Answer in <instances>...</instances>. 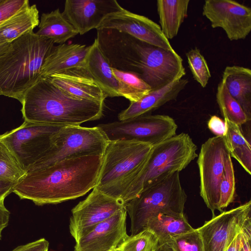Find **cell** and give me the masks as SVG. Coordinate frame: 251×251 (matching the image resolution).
I'll return each instance as SVG.
<instances>
[{"label":"cell","mask_w":251,"mask_h":251,"mask_svg":"<svg viewBox=\"0 0 251 251\" xmlns=\"http://www.w3.org/2000/svg\"><path fill=\"white\" fill-rule=\"evenodd\" d=\"M123 71L137 74L151 90L161 88L186 75L182 59L175 50H165L130 35Z\"/></svg>","instance_id":"5"},{"label":"cell","mask_w":251,"mask_h":251,"mask_svg":"<svg viewBox=\"0 0 251 251\" xmlns=\"http://www.w3.org/2000/svg\"><path fill=\"white\" fill-rule=\"evenodd\" d=\"M158 241L150 230L145 229L128 236L116 249L117 251H153L156 250Z\"/></svg>","instance_id":"30"},{"label":"cell","mask_w":251,"mask_h":251,"mask_svg":"<svg viewBox=\"0 0 251 251\" xmlns=\"http://www.w3.org/2000/svg\"><path fill=\"white\" fill-rule=\"evenodd\" d=\"M196 145L185 133L153 146L143 169L126 194L125 204L143 189L184 169L198 157Z\"/></svg>","instance_id":"6"},{"label":"cell","mask_w":251,"mask_h":251,"mask_svg":"<svg viewBox=\"0 0 251 251\" xmlns=\"http://www.w3.org/2000/svg\"><path fill=\"white\" fill-rule=\"evenodd\" d=\"M229 155L225 137L216 136L202 144L198 155L200 193L212 212V218L215 210H219L220 187L225 162Z\"/></svg>","instance_id":"11"},{"label":"cell","mask_w":251,"mask_h":251,"mask_svg":"<svg viewBox=\"0 0 251 251\" xmlns=\"http://www.w3.org/2000/svg\"><path fill=\"white\" fill-rule=\"evenodd\" d=\"M91 45L78 44L54 46L46 58L41 70L42 77L75 68H85Z\"/></svg>","instance_id":"19"},{"label":"cell","mask_w":251,"mask_h":251,"mask_svg":"<svg viewBox=\"0 0 251 251\" xmlns=\"http://www.w3.org/2000/svg\"><path fill=\"white\" fill-rule=\"evenodd\" d=\"M155 251H174L167 244H158Z\"/></svg>","instance_id":"41"},{"label":"cell","mask_w":251,"mask_h":251,"mask_svg":"<svg viewBox=\"0 0 251 251\" xmlns=\"http://www.w3.org/2000/svg\"><path fill=\"white\" fill-rule=\"evenodd\" d=\"M216 100L224 119L240 126L249 121L241 105L229 94L222 81L218 85Z\"/></svg>","instance_id":"29"},{"label":"cell","mask_w":251,"mask_h":251,"mask_svg":"<svg viewBox=\"0 0 251 251\" xmlns=\"http://www.w3.org/2000/svg\"><path fill=\"white\" fill-rule=\"evenodd\" d=\"M156 251V250H155V251Z\"/></svg>","instance_id":"43"},{"label":"cell","mask_w":251,"mask_h":251,"mask_svg":"<svg viewBox=\"0 0 251 251\" xmlns=\"http://www.w3.org/2000/svg\"><path fill=\"white\" fill-rule=\"evenodd\" d=\"M208 128L216 136L225 137L226 125L225 121L214 115L210 117L207 123Z\"/></svg>","instance_id":"37"},{"label":"cell","mask_w":251,"mask_h":251,"mask_svg":"<svg viewBox=\"0 0 251 251\" xmlns=\"http://www.w3.org/2000/svg\"><path fill=\"white\" fill-rule=\"evenodd\" d=\"M126 208L96 225L75 242V251H115L128 236L126 229Z\"/></svg>","instance_id":"17"},{"label":"cell","mask_w":251,"mask_h":251,"mask_svg":"<svg viewBox=\"0 0 251 251\" xmlns=\"http://www.w3.org/2000/svg\"></svg>","instance_id":"45"},{"label":"cell","mask_w":251,"mask_h":251,"mask_svg":"<svg viewBox=\"0 0 251 251\" xmlns=\"http://www.w3.org/2000/svg\"><path fill=\"white\" fill-rule=\"evenodd\" d=\"M112 73L118 83L120 97H124L130 102H135L148 94L151 89L137 74L112 68Z\"/></svg>","instance_id":"28"},{"label":"cell","mask_w":251,"mask_h":251,"mask_svg":"<svg viewBox=\"0 0 251 251\" xmlns=\"http://www.w3.org/2000/svg\"><path fill=\"white\" fill-rule=\"evenodd\" d=\"M190 0H158L156 2L162 32L168 39L176 37L187 16Z\"/></svg>","instance_id":"25"},{"label":"cell","mask_w":251,"mask_h":251,"mask_svg":"<svg viewBox=\"0 0 251 251\" xmlns=\"http://www.w3.org/2000/svg\"><path fill=\"white\" fill-rule=\"evenodd\" d=\"M85 68L106 97H120L117 80L109 60L100 47L96 38L87 54Z\"/></svg>","instance_id":"21"},{"label":"cell","mask_w":251,"mask_h":251,"mask_svg":"<svg viewBox=\"0 0 251 251\" xmlns=\"http://www.w3.org/2000/svg\"><path fill=\"white\" fill-rule=\"evenodd\" d=\"M17 182L0 180V202L4 201L5 198L11 193Z\"/></svg>","instance_id":"40"},{"label":"cell","mask_w":251,"mask_h":251,"mask_svg":"<svg viewBox=\"0 0 251 251\" xmlns=\"http://www.w3.org/2000/svg\"><path fill=\"white\" fill-rule=\"evenodd\" d=\"M126 207L121 200L105 195L95 188L85 199L72 210L69 229L75 242L96 225Z\"/></svg>","instance_id":"13"},{"label":"cell","mask_w":251,"mask_h":251,"mask_svg":"<svg viewBox=\"0 0 251 251\" xmlns=\"http://www.w3.org/2000/svg\"><path fill=\"white\" fill-rule=\"evenodd\" d=\"M152 147L134 140L109 141L95 188L125 203L126 194L143 169Z\"/></svg>","instance_id":"4"},{"label":"cell","mask_w":251,"mask_h":251,"mask_svg":"<svg viewBox=\"0 0 251 251\" xmlns=\"http://www.w3.org/2000/svg\"><path fill=\"white\" fill-rule=\"evenodd\" d=\"M165 244L174 251H204L201 238L197 228L172 237Z\"/></svg>","instance_id":"34"},{"label":"cell","mask_w":251,"mask_h":251,"mask_svg":"<svg viewBox=\"0 0 251 251\" xmlns=\"http://www.w3.org/2000/svg\"><path fill=\"white\" fill-rule=\"evenodd\" d=\"M10 213L6 208L4 201L0 202V240L2 237V231L8 226Z\"/></svg>","instance_id":"39"},{"label":"cell","mask_w":251,"mask_h":251,"mask_svg":"<svg viewBox=\"0 0 251 251\" xmlns=\"http://www.w3.org/2000/svg\"><path fill=\"white\" fill-rule=\"evenodd\" d=\"M46 77L64 92L78 99L104 102L107 98L86 68H72Z\"/></svg>","instance_id":"18"},{"label":"cell","mask_w":251,"mask_h":251,"mask_svg":"<svg viewBox=\"0 0 251 251\" xmlns=\"http://www.w3.org/2000/svg\"><path fill=\"white\" fill-rule=\"evenodd\" d=\"M251 201L223 211L197 228L204 251H226L251 218Z\"/></svg>","instance_id":"12"},{"label":"cell","mask_w":251,"mask_h":251,"mask_svg":"<svg viewBox=\"0 0 251 251\" xmlns=\"http://www.w3.org/2000/svg\"><path fill=\"white\" fill-rule=\"evenodd\" d=\"M109 142L98 126H64L55 134L49 149L26 173L68 158L89 155L103 156Z\"/></svg>","instance_id":"8"},{"label":"cell","mask_w":251,"mask_h":251,"mask_svg":"<svg viewBox=\"0 0 251 251\" xmlns=\"http://www.w3.org/2000/svg\"><path fill=\"white\" fill-rule=\"evenodd\" d=\"M229 94L239 103L249 121L251 119V70L238 66H227L221 80Z\"/></svg>","instance_id":"22"},{"label":"cell","mask_w":251,"mask_h":251,"mask_svg":"<svg viewBox=\"0 0 251 251\" xmlns=\"http://www.w3.org/2000/svg\"><path fill=\"white\" fill-rule=\"evenodd\" d=\"M202 15L212 28H222L230 41L245 39L251 31V9L232 0H206Z\"/></svg>","instance_id":"14"},{"label":"cell","mask_w":251,"mask_h":251,"mask_svg":"<svg viewBox=\"0 0 251 251\" xmlns=\"http://www.w3.org/2000/svg\"><path fill=\"white\" fill-rule=\"evenodd\" d=\"M145 229L151 231L157 237L158 244L166 243L172 237L193 231L184 213L158 212L148 220Z\"/></svg>","instance_id":"23"},{"label":"cell","mask_w":251,"mask_h":251,"mask_svg":"<svg viewBox=\"0 0 251 251\" xmlns=\"http://www.w3.org/2000/svg\"></svg>","instance_id":"44"},{"label":"cell","mask_w":251,"mask_h":251,"mask_svg":"<svg viewBox=\"0 0 251 251\" xmlns=\"http://www.w3.org/2000/svg\"><path fill=\"white\" fill-rule=\"evenodd\" d=\"M124 9L116 0H66L63 14L78 34L98 29L111 14Z\"/></svg>","instance_id":"16"},{"label":"cell","mask_w":251,"mask_h":251,"mask_svg":"<svg viewBox=\"0 0 251 251\" xmlns=\"http://www.w3.org/2000/svg\"><path fill=\"white\" fill-rule=\"evenodd\" d=\"M226 125L225 138L231 157L235 159L249 174H251V148L241 126L224 119Z\"/></svg>","instance_id":"27"},{"label":"cell","mask_w":251,"mask_h":251,"mask_svg":"<svg viewBox=\"0 0 251 251\" xmlns=\"http://www.w3.org/2000/svg\"><path fill=\"white\" fill-rule=\"evenodd\" d=\"M10 43H6L0 46V56L2 55L8 50Z\"/></svg>","instance_id":"42"},{"label":"cell","mask_w":251,"mask_h":251,"mask_svg":"<svg viewBox=\"0 0 251 251\" xmlns=\"http://www.w3.org/2000/svg\"><path fill=\"white\" fill-rule=\"evenodd\" d=\"M236 186L234 171L230 155L227 158L220 187L219 211L222 212L235 199Z\"/></svg>","instance_id":"31"},{"label":"cell","mask_w":251,"mask_h":251,"mask_svg":"<svg viewBox=\"0 0 251 251\" xmlns=\"http://www.w3.org/2000/svg\"><path fill=\"white\" fill-rule=\"evenodd\" d=\"M115 29L149 44L174 50L160 25L148 18L124 9L107 17L97 29Z\"/></svg>","instance_id":"15"},{"label":"cell","mask_w":251,"mask_h":251,"mask_svg":"<svg viewBox=\"0 0 251 251\" xmlns=\"http://www.w3.org/2000/svg\"><path fill=\"white\" fill-rule=\"evenodd\" d=\"M35 33L59 45L65 44L78 34L59 8L42 14L38 29Z\"/></svg>","instance_id":"26"},{"label":"cell","mask_w":251,"mask_h":251,"mask_svg":"<svg viewBox=\"0 0 251 251\" xmlns=\"http://www.w3.org/2000/svg\"><path fill=\"white\" fill-rule=\"evenodd\" d=\"M188 83L187 79H176L164 87L151 91L141 99L130 102L118 115L119 121L129 120L158 108L167 102L176 99Z\"/></svg>","instance_id":"20"},{"label":"cell","mask_w":251,"mask_h":251,"mask_svg":"<svg viewBox=\"0 0 251 251\" xmlns=\"http://www.w3.org/2000/svg\"><path fill=\"white\" fill-rule=\"evenodd\" d=\"M25 173L14 155L0 142V180L17 182Z\"/></svg>","instance_id":"32"},{"label":"cell","mask_w":251,"mask_h":251,"mask_svg":"<svg viewBox=\"0 0 251 251\" xmlns=\"http://www.w3.org/2000/svg\"><path fill=\"white\" fill-rule=\"evenodd\" d=\"M102 160L99 155L75 157L26 173L13 192L37 205L75 199L96 187Z\"/></svg>","instance_id":"1"},{"label":"cell","mask_w":251,"mask_h":251,"mask_svg":"<svg viewBox=\"0 0 251 251\" xmlns=\"http://www.w3.org/2000/svg\"><path fill=\"white\" fill-rule=\"evenodd\" d=\"M28 4V0H0V25Z\"/></svg>","instance_id":"35"},{"label":"cell","mask_w":251,"mask_h":251,"mask_svg":"<svg viewBox=\"0 0 251 251\" xmlns=\"http://www.w3.org/2000/svg\"><path fill=\"white\" fill-rule=\"evenodd\" d=\"M109 141L134 140L152 146L176 135L177 126L170 116L145 114L98 126Z\"/></svg>","instance_id":"10"},{"label":"cell","mask_w":251,"mask_h":251,"mask_svg":"<svg viewBox=\"0 0 251 251\" xmlns=\"http://www.w3.org/2000/svg\"><path fill=\"white\" fill-rule=\"evenodd\" d=\"M242 243L239 251H251V218L246 222L242 230Z\"/></svg>","instance_id":"38"},{"label":"cell","mask_w":251,"mask_h":251,"mask_svg":"<svg viewBox=\"0 0 251 251\" xmlns=\"http://www.w3.org/2000/svg\"><path fill=\"white\" fill-rule=\"evenodd\" d=\"M49 242L44 238L25 245L19 246L12 251H48Z\"/></svg>","instance_id":"36"},{"label":"cell","mask_w":251,"mask_h":251,"mask_svg":"<svg viewBox=\"0 0 251 251\" xmlns=\"http://www.w3.org/2000/svg\"><path fill=\"white\" fill-rule=\"evenodd\" d=\"M54 44L33 31L11 42L0 56V95L21 102L25 92L42 77L41 68Z\"/></svg>","instance_id":"3"},{"label":"cell","mask_w":251,"mask_h":251,"mask_svg":"<svg viewBox=\"0 0 251 251\" xmlns=\"http://www.w3.org/2000/svg\"><path fill=\"white\" fill-rule=\"evenodd\" d=\"M21 109L24 121L50 125L80 126L102 115L104 102L75 98L41 77L25 93Z\"/></svg>","instance_id":"2"},{"label":"cell","mask_w":251,"mask_h":251,"mask_svg":"<svg viewBox=\"0 0 251 251\" xmlns=\"http://www.w3.org/2000/svg\"><path fill=\"white\" fill-rule=\"evenodd\" d=\"M64 126L24 121L18 127L0 135V142L26 173L49 149L54 136Z\"/></svg>","instance_id":"9"},{"label":"cell","mask_w":251,"mask_h":251,"mask_svg":"<svg viewBox=\"0 0 251 251\" xmlns=\"http://www.w3.org/2000/svg\"><path fill=\"white\" fill-rule=\"evenodd\" d=\"M189 68L194 79L204 88L211 77L210 72L204 57L197 48L192 49L186 53Z\"/></svg>","instance_id":"33"},{"label":"cell","mask_w":251,"mask_h":251,"mask_svg":"<svg viewBox=\"0 0 251 251\" xmlns=\"http://www.w3.org/2000/svg\"><path fill=\"white\" fill-rule=\"evenodd\" d=\"M39 22V11L36 4L24 7L0 25V46L33 31Z\"/></svg>","instance_id":"24"},{"label":"cell","mask_w":251,"mask_h":251,"mask_svg":"<svg viewBox=\"0 0 251 251\" xmlns=\"http://www.w3.org/2000/svg\"><path fill=\"white\" fill-rule=\"evenodd\" d=\"M186 200L178 172L143 189L126 204L131 235L144 230L149 218L155 213H184Z\"/></svg>","instance_id":"7"}]
</instances>
